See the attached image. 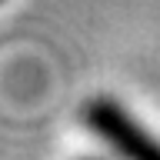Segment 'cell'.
I'll return each instance as SVG.
<instances>
[{
  "mask_svg": "<svg viewBox=\"0 0 160 160\" xmlns=\"http://www.w3.org/2000/svg\"><path fill=\"white\" fill-rule=\"evenodd\" d=\"M83 120L123 160H160V140L137 117H130L117 100H110V97L90 100L87 110H83Z\"/></svg>",
  "mask_w": 160,
  "mask_h": 160,
  "instance_id": "1",
  "label": "cell"
}]
</instances>
